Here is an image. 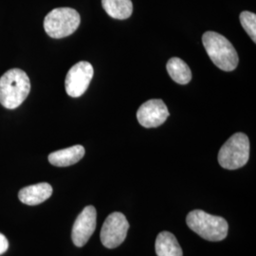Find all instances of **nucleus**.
Wrapping results in <instances>:
<instances>
[{"label":"nucleus","mask_w":256,"mask_h":256,"mask_svg":"<svg viewBox=\"0 0 256 256\" xmlns=\"http://www.w3.org/2000/svg\"><path fill=\"white\" fill-rule=\"evenodd\" d=\"M30 81L27 74L19 68L6 72L0 78V104L8 110H16L27 99Z\"/></svg>","instance_id":"f257e3e1"},{"label":"nucleus","mask_w":256,"mask_h":256,"mask_svg":"<svg viewBox=\"0 0 256 256\" xmlns=\"http://www.w3.org/2000/svg\"><path fill=\"white\" fill-rule=\"evenodd\" d=\"M202 43L212 63L224 72L236 68L238 54L229 40L214 32H207L202 36Z\"/></svg>","instance_id":"f03ea898"},{"label":"nucleus","mask_w":256,"mask_h":256,"mask_svg":"<svg viewBox=\"0 0 256 256\" xmlns=\"http://www.w3.org/2000/svg\"><path fill=\"white\" fill-rule=\"evenodd\" d=\"M186 223L190 229L208 241H222L228 234V222L223 218L202 210H194L187 214Z\"/></svg>","instance_id":"7ed1b4c3"},{"label":"nucleus","mask_w":256,"mask_h":256,"mask_svg":"<svg viewBox=\"0 0 256 256\" xmlns=\"http://www.w3.org/2000/svg\"><path fill=\"white\" fill-rule=\"evenodd\" d=\"M81 18L76 10L57 8L50 12L44 19L46 34L54 39L70 36L78 28Z\"/></svg>","instance_id":"20e7f679"},{"label":"nucleus","mask_w":256,"mask_h":256,"mask_svg":"<svg viewBox=\"0 0 256 256\" xmlns=\"http://www.w3.org/2000/svg\"><path fill=\"white\" fill-rule=\"evenodd\" d=\"M248 158V138L244 133H236L220 148L218 162L225 169L236 170L246 164Z\"/></svg>","instance_id":"39448f33"},{"label":"nucleus","mask_w":256,"mask_h":256,"mask_svg":"<svg viewBox=\"0 0 256 256\" xmlns=\"http://www.w3.org/2000/svg\"><path fill=\"white\" fill-rule=\"evenodd\" d=\"M128 229L129 223L124 214L119 212L110 214L102 227L100 238L102 245L108 248L118 247L126 238Z\"/></svg>","instance_id":"423d86ee"},{"label":"nucleus","mask_w":256,"mask_h":256,"mask_svg":"<svg viewBox=\"0 0 256 256\" xmlns=\"http://www.w3.org/2000/svg\"><path fill=\"white\" fill-rule=\"evenodd\" d=\"M94 75V70L90 63L82 61L68 70L64 81L66 92L68 96L77 98L86 92Z\"/></svg>","instance_id":"0eeeda50"},{"label":"nucleus","mask_w":256,"mask_h":256,"mask_svg":"<svg viewBox=\"0 0 256 256\" xmlns=\"http://www.w3.org/2000/svg\"><path fill=\"white\" fill-rule=\"evenodd\" d=\"M97 212L93 206H86L74 222L72 239L76 247L84 246L96 229Z\"/></svg>","instance_id":"6e6552de"},{"label":"nucleus","mask_w":256,"mask_h":256,"mask_svg":"<svg viewBox=\"0 0 256 256\" xmlns=\"http://www.w3.org/2000/svg\"><path fill=\"white\" fill-rule=\"evenodd\" d=\"M169 110L164 101L153 99L144 102L138 110V122L144 128H158L169 117Z\"/></svg>","instance_id":"1a4fd4ad"},{"label":"nucleus","mask_w":256,"mask_h":256,"mask_svg":"<svg viewBox=\"0 0 256 256\" xmlns=\"http://www.w3.org/2000/svg\"><path fill=\"white\" fill-rule=\"evenodd\" d=\"M52 194V187L46 182L37 183L22 188L18 192L20 202L26 205H39L50 198Z\"/></svg>","instance_id":"9d476101"},{"label":"nucleus","mask_w":256,"mask_h":256,"mask_svg":"<svg viewBox=\"0 0 256 256\" xmlns=\"http://www.w3.org/2000/svg\"><path fill=\"white\" fill-rule=\"evenodd\" d=\"M84 148L82 146H74L50 154L48 162L50 164L57 167L70 166L80 162L84 156Z\"/></svg>","instance_id":"9b49d317"},{"label":"nucleus","mask_w":256,"mask_h":256,"mask_svg":"<svg viewBox=\"0 0 256 256\" xmlns=\"http://www.w3.org/2000/svg\"><path fill=\"white\" fill-rule=\"evenodd\" d=\"M156 254L158 256H183L182 250L176 238L169 232H162L156 239Z\"/></svg>","instance_id":"f8f14e48"},{"label":"nucleus","mask_w":256,"mask_h":256,"mask_svg":"<svg viewBox=\"0 0 256 256\" xmlns=\"http://www.w3.org/2000/svg\"><path fill=\"white\" fill-rule=\"evenodd\" d=\"M102 8L112 18L128 19L133 12L131 0H102Z\"/></svg>","instance_id":"ddd939ff"},{"label":"nucleus","mask_w":256,"mask_h":256,"mask_svg":"<svg viewBox=\"0 0 256 256\" xmlns=\"http://www.w3.org/2000/svg\"><path fill=\"white\" fill-rule=\"evenodd\" d=\"M167 72L174 82L186 84L192 80V72L188 64L178 57L171 58L166 64Z\"/></svg>","instance_id":"4468645a"},{"label":"nucleus","mask_w":256,"mask_h":256,"mask_svg":"<svg viewBox=\"0 0 256 256\" xmlns=\"http://www.w3.org/2000/svg\"><path fill=\"white\" fill-rule=\"evenodd\" d=\"M240 23L243 28L247 32L248 34L252 39V41L256 42V14L250 12H242L240 14Z\"/></svg>","instance_id":"2eb2a0df"},{"label":"nucleus","mask_w":256,"mask_h":256,"mask_svg":"<svg viewBox=\"0 0 256 256\" xmlns=\"http://www.w3.org/2000/svg\"><path fill=\"white\" fill-rule=\"evenodd\" d=\"M9 248V241L7 238L0 232V256L5 254Z\"/></svg>","instance_id":"dca6fc26"}]
</instances>
